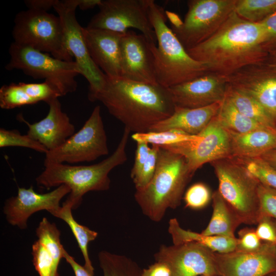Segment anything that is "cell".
<instances>
[{
    "label": "cell",
    "mask_w": 276,
    "mask_h": 276,
    "mask_svg": "<svg viewBox=\"0 0 276 276\" xmlns=\"http://www.w3.org/2000/svg\"><path fill=\"white\" fill-rule=\"evenodd\" d=\"M151 147L144 142H136L134 164L131 171L130 176L132 180L139 174L148 156Z\"/></svg>",
    "instance_id": "43"
},
{
    "label": "cell",
    "mask_w": 276,
    "mask_h": 276,
    "mask_svg": "<svg viewBox=\"0 0 276 276\" xmlns=\"http://www.w3.org/2000/svg\"><path fill=\"white\" fill-rule=\"evenodd\" d=\"M21 147L30 148L45 154L48 149L41 144L30 137L27 134H21L16 130L0 129V147Z\"/></svg>",
    "instance_id": "35"
},
{
    "label": "cell",
    "mask_w": 276,
    "mask_h": 276,
    "mask_svg": "<svg viewBox=\"0 0 276 276\" xmlns=\"http://www.w3.org/2000/svg\"><path fill=\"white\" fill-rule=\"evenodd\" d=\"M101 102L130 132L144 133L169 117L175 105L168 88L160 85L106 75L94 102Z\"/></svg>",
    "instance_id": "2"
},
{
    "label": "cell",
    "mask_w": 276,
    "mask_h": 276,
    "mask_svg": "<svg viewBox=\"0 0 276 276\" xmlns=\"http://www.w3.org/2000/svg\"><path fill=\"white\" fill-rule=\"evenodd\" d=\"M57 0H27L25 3L28 9L46 11L53 8Z\"/></svg>",
    "instance_id": "45"
},
{
    "label": "cell",
    "mask_w": 276,
    "mask_h": 276,
    "mask_svg": "<svg viewBox=\"0 0 276 276\" xmlns=\"http://www.w3.org/2000/svg\"><path fill=\"white\" fill-rule=\"evenodd\" d=\"M149 0H101L99 12L86 28L125 33L130 28L142 32L150 43L156 41L149 15Z\"/></svg>",
    "instance_id": "11"
},
{
    "label": "cell",
    "mask_w": 276,
    "mask_h": 276,
    "mask_svg": "<svg viewBox=\"0 0 276 276\" xmlns=\"http://www.w3.org/2000/svg\"><path fill=\"white\" fill-rule=\"evenodd\" d=\"M270 218L267 217H261L255 231L261 241L276 245V228Z\"/></svg>",
    "instance_id": "42"
},
{
    "label": "cell",
    "mask_w": 276,
    "mask_h": 276,
    "mask_svg": "<svg viewBox=\"0 0 276 276\" xmlns=\"http://www.w3.org/2000/svg\"><path fill=\"white\" fill-rule=\"evenodd\" d=\"M227 85L226 76L208 72L168 89L175 106L198 108L222 102Z\"/></svg>",
    "instance_id": "18"
},
{
    "label": "cell",
    "mask_w": 276,
    "mask_h": 276,
    "mask_svg": "<svg viewBox=\"0 0 276 276\" xmlns=\"http://www.w3.org/2000/svg\"><path fill=\"white\" fill-rule=\"evenodd\" d=\"M108 153L101 108L98 105L79 131L62 145L45 153L44 164L90 162Z\"/></svg>",
    "instance_id": "9"
},
{
    "label": "cell",
    "mask_w": 276,
    "mask_h": 276,
    "mask_svg": "<svg viewBox=\"0 0 276 276\" xmlns=\"http://www.w3.org/2000/svg\"><path fill=\"white\" fill-rule=\"evenodd\" d=\"M141 276H171L169 267L164 263L155 262L142 270Z\"/></svg>",
    "instance_id": "44"
},
{
    "label": "cell",
    "mask_w": 276,
    "mask_h": 276,
    "mask_svg": "<svg viewBox=\"0 0 276 276\" xmlns=\"http://www.w3.org/2000/svg\"><path fill=\"white\" fill-rule=\"evenodd\" d=\"M211 164L218 180V191L241 223L257 224L260 218L259 181L237 158H223Z\"/></svg>",
    "instance_id": "6"
},
{
    "label": "cell",
    "mask_w": 276,
    "mask_h": 276,
    "mask_svg": "<svg viewBox=\"0 0 276 276\" xmlns=\"http://www.w3.org/2000/svg\"><path fill=\"white\" fill-rule=\"evenodd\" d=\"M38 103L25 91L19 83H11L0 88V107L3 109H11Z\"/></svg>",
    "instance_id": "33"
},
{
    "label": "cell",
    "mask_w": 276,
    "mask_h": 276,
    "mask_svg": "<svg viewBox=\"0 0 276 276\" xmlns=\"http://www.w3.org/2000/svg\"><path fill=\"white\" fill-rule=\"evenodd\" d=\"M215 252L203 245L189 242L162 245L154 257L156 262L169 267L171 276H218Z\"/></svg>",
    "instance_id": "14"
},
{
    "label": "cell",
    "mask_w": 276,
    "mask_h": 276,
    "mask_svg": "<svg viewBox=\"0 0 276 276\" xmlns=\"http://www.w3.org/2000/svg\"><path fill=\"white\" fill-rule=\"evenodd\" d=\"M227 131L231 139L232 157H259L276 149V128L266 127L242 133Z\"/></svg>",
    "instance_id": "23"
},
{
    "label": "cell",
    "mask_w": 276,
    "mask_h": 276,
    "mask_svg": "<svg viewBox=\"0 0 276 276\" xmlns=\"http://www.w3.org/2000/svg\"><path fill=\"white\" fill-rule=\"evenodd\" d=\"M70 192L66 185L44 194L37 193L32 186L28 189L18 187L17 195L5 201L3 212L9 224L26 229L28 219L33 214L46 210L52 214L60 208L61 200Z\"/></svg>",
    "instance_id": "16"
},
{
    "label": "cell",
    "mask_w": 276,
    "mask_h": 276,
    "mask_svg": "<svg viewBox=\"0 0 276 276\" xmlns=\"http://www.w3.org/2000/svg\"><path fill=\"white\" fill-rule=\"evenodd\" d=\"M87 49L95 64L107 76H121V40L124 33L83 29Z\"/></svg>",
    "instance_id": "21"
},
{
    "label": "cell",
    "mask_w": 276,
    "mask_h": 276,
    "mask_svg": "<svg viewBox=\"0 0 276 276\" xmlns=\"http://www.w3.org/2000/svg\"><path fill=\"white\" fill-rule=\"evenodd\" d=\"M186 207L198 210L204 208L212 198L210 190L203 183L197 182L192 185L184 195Z\"/></svg>",
    "instance_id": "37"
},
{
    "label": "cell",
    "mask_w": 276,
    "mask_h": 276,
    "mask_svg": "<svg viewBox=\"0 0 276 276\" xmlns=\"http://www.w3.org/2000/svg\"><path fill=\"white\" fill-rule=\"evenodd\" d=\"M168 232L173 244L194 242L203 245L214 252L226 253L236 249L237 238L209 236L182 228L176 218L169 220Z\"/></svg>",
    "instance_id": "24"
},
{
    "label": "cell",
    "mask_w": 276,
    "mask_h": 276,
    "mask_svg": "<svg viewBox=\"0 0 276 276\" xmlns=\"http://www.w3.org/2000/svg\"><path fill=\"white\" fill-rule=\"evenodd\" d=\"M49 110L43 119L30 124L22 116H18L28 127L27 134L43 145L48 151L62 145L75 133V127L67 114L61 109L58 98L49 102Z\"/></svg>",
    "instance_id": "20"
},
{
    "label": "cell",
    "mask_w": 276,
    "mask_h": 276,
    "mask_svg": "<svg viewBox=\"0 0 276 276\" xmlns=\"http://www.w3.org/2000/svg\"><path fill=\"white\" fill-rule=\"evenodd\" d=\"M237 159L260 183L276 189V169L260 157Z\"/></svg>",
    "instance_id": "34"
},
{
    "label": "cell",
    "mask_w": 276,
    "mask_h": 276,
    "mask_svg": "<svg viewBox=\"0 0 276 276\" xmlns=\"http://www.w3.org/2000/svg\"><path fill=\"white\" fill-rule=\"evenodd\" d=\"M225 98L245 116L265 126L276 128V123L256 100L228 84Z\"/></svg>",
    "instance_id": "27"
},
{
    "label": "cell",
    "mask_w": 276,
    "mask_h": 276,
    "mask_svg": "<svg viewBox=\"0 0 276 276\" xmlns=\"http://www.w3.org/2000/svg\"><path fill=\"white\" fill-rule=\"evenodd\" d=\"M236 0H191L182 24L172 30L187 50L213 35L235 11Z\"/></svg>",
    "instance_id": "10"
},
{
    "label": "cell",
    "mask_w": 276,
    "mask_h": 276,
    "mask_svg": "<svg viewBox=\"0 0 276 276\" xmlns=\"http://www.w3.org/2000/svg\"><path fill=\"white\" fill-rule=\"evenodd\" d=\"M101 0H79L78 7L82 10L92 9L99 6Z\"/></svg>",
    "instance_id": "47"
},
{
    "label": "cell",
    "mask_w": 276,
    "mask_h": 276,
    "mask_svg": "<svg viewBox=\"0 0 276 276\" xmlns=\"http://www.w3.org/2000/svg\"><path fill=\"white\" fill-rule=\"evenodd\" d=\"M150 42L142 34L132 30L121 40V77L134 81L157 84Z\"/></svg>",
    "instance_id": "19"
},
{
    "label": "cell",
    "mask_w": 276,
    "mask_h": 276,
    "mask_svg": "<svg viewBox=\"0 0 276 276\" xmlns=\"http://www.w3.org/2000/svg\"><path fill=\"white\" fill-rule=\"evenodd\" d=\"M265 31L261 22L247 21L234 11L210 37L187 50L209 72L227 76L244 67L263 62Z\"/></svg>",
    "instance_id": "1"
},
{
    "label": "cell",
    "mask_w": 276,
    "mask_h": 276,
    "mask_svg": "<svg viewBox=\"0 0 276 276\" xmlns=\"http://www.w3.org/2000/svg\"><path fill=\"white\" fill-rule=\"evenodd\" d=\"M63 253V258L65 259L66 262L71 266L75 276H94L84 266H82L78 263L74 258L67 253L64 248Z\"/></svg>",
    "instance_id": "46"
},
{
    "label": "cell",
    "mask_w": 276,
    "mask_h": 276,
    "mask_svg": "<svg viewBox=\"0 0 276 276\" xmlns=\"http://www.w3.org/2000/svg\"><path fill=\"white\" fill-rule=\"evenodd\" d=\"M9 53L7 70H20L34 79H43L54 86L61 97L76 90V77L81 75V70L75 61L60 60L14 42L10 44Z\"/></svg>",
    "instance_id": "8"
},
{
    "label": "cell",
    "mask_w": 276,
    "mask_h": 276,
    "mask_svg": "<svg viewBox=\"0 0 276 276\" xmlns=\"http://www.w3.org/2000/svg\"><path fill=\"white\" fill-rule=\"evenodd\" d=\"M268 276H276V273L269 274Z\"/></svg>",
    "instance_id": "50"
},
{
    "label": "cell",
    "mask_w": 276,
    "mask_h": 276,
    "mask_svg": "<svg viewBox=\"0 0 276 276\" xmlns=\"http://www.w3.org/2000/svg\"><path fill=\"white\" fill-rule=\"evenodd\" d=\"M260 157L276 169V149L264 154Z\"/></svg>",
    "instance_id": "49"
},
{
    "label": "cell",
    "mask_w": 276,
    "mask_h": 276,
    "mask_svg": "<svg viewBox=\"0 0 276 276\" xmlns=\"http://www.w3.org/2000/svg\"><path fill=\"white\" fill-rule=\"evenodd\" d=\"M32 255L34 266L39 276H59L58 269L61 259L38 240L32 245Z\"/></svg>",
    "instance_id": "32"
},
{
    "label": "cell",
    "mask_w": 276,
    "mask_h": 276,
    "mask_svg": "<svg viewBox=\"0 0 276 276\" xmlns=\"http://www.w3.org/2000/svg\"><path fill=\"white\" fill-rule=\"evenodd\" d=\"M213 213L206 228L201 232L205 235L235 238L236 229L242 223L217 190L212 195Z\"/></svg>",
    "instance_id": "25"
},
{
    "label": "cell",
    "mask_w": 276,
    "mask_h": 276,
    "mask_svg": "<svg viewBox=\"0 0 276 276\" xmlns=\"http://www.w3.org/2000/svg\"><path fill=\"white\" fill-rule=\"evenodd\" d=\"M218 276H268L276 273V245L265 242L255 251L215 252Z\"/></svg>",
    "instance_id": "15"
},
{
    "label": "cell",
    "mask_w": 276,
    "mask_h": 276,
    "mask_svg": "<svg viewBox=\"0 0 276 276\" xmlns=\"http://www.w3.org/2000/svg\"><path fill=\"white\" fill-rule=\"evenodd\" d=\"M258 195L260 218L267 217L276 219V189L260 183Z\"/></svg>",
    "instance_id": "38"
},
{
    "label": "cell",
    "mask_w": 276,
    "mask_h": 276,
    "mask_svg": "<svg viewBox=\"0 0 276 276\" xmlns=\"http://www.w3.org/2000/svg\"><path fill=\"white\" fill-rule=\"evenodd\" d=\"M221 104L216 103L198 108L175 106L173 113L154 125L149 131L176 130L190 135H198L217 114Z\"/></svg>",
    "instance_id": "22"
},
{
    "label": "cell",
    "mask_w": 276,
    "mask_h": 276,
    "mask_svg": "<svg viewBox=\"0 0 276 276\" xmlns=\"http://www.w3.org/2000/svg\"><path fill=\"white\" fill-rule=\"evenodd\" d=\"M14 42L62 60L72 61L59 17L46 11L31 9L18 12L12 30Z\"/></svg>",
    "instance_id": "7"
},
{
    "label": "cell",
    "mask_w": 276,
    "mask_h": 276,
    "mask_svg": "<svg viewBox=\"0 0 276 276\" xmlns=\"http://www.w3.org/2000/svg\"><path fill=\"white\" fill-rule=\"evenodd\" d=\"M149 15L158 43L150 47L158 84L168 88L209 72L205 64L189 55L167 25L166 11L153 0H149Z\"/></svg>",
    "instance_id": "4"
},
{
    "label": "cell",
    "mask_w": 276,
    "mask_h": 276,
    "mask_svg": "<svg viewBox=\"0 0 276 276\" xmlns=\"http://www.w3.org/2000/svg\"><path fill=\"white\" fill-rule=\"evenodd\" d=\"M19 84L27 95L37 102L44 101L48 104L52 100L61 97L58 89L45 81L38 83L19 82Z\"/></svg>",
    "instance_id": "36"
},
{
    "label": "cell",
    "mask_w": 276,
    "mask_h": 276,
    "mask_svg": "<svg viewBox=\"0 0 276 276\" xmlns=\"http://www.w3.org/2000/svg\"><path fill=\"white\" fill-rule=\"evenodd\" d=\"M159 147L152 145L147 159L139 174L133 180L136 190L145 188L152 179L156 168Z\"/></svg>",
    "instance_id": "39"
},
{
    "label": "cell",
    "mask_w": 276,
    "mask_h": 276,
    "mask_svg": "<svg viewBox=\"0 0 276 276\" xmlns=\"http://www.w3.org/2000/svg\"><path fill=\"white\" fill-rule=\"evenodd\" d=\"M158 147L152 179L134 194L143 214L156 222L163 218L168 209H175L180 204L185 188L194 174L182 155Z\"/></svg>",
    "instance_id": "5"
},
{
    "label": "cell",
    "mask_w": 276,
    "mask_h": 276,
    "mask_svg": "<svg viewBox=\"0 0 276 276\" xmlns=\"http://www.w3.org/2000/svg\"><path fill=\"white\" fill-rule=\"evenodd\" d=\"M239 236L235 250L255 251L259 249L263 244L256 234L255 229H243L239 232Z\"/></svg>",
    "instance_id": "40"
},
{
    "label": "cell",
    "mask_w": 276,
    "mask_h": 276,
    "mask_svg": "<svg viewBox=\"0 0 276 276\" xmlns=\"http://www.w3.org/2000/svg\"><path fill=\"white\" fill-rule=\"evenodd\" d=\"M130 133L125 127L115 151L99 163L87 166L44 164V170L36 178L37 185L48 190L62 185H67L71 189L67 199L72 203L73 209L78 208L86 193L106 191L109 189V172L127 159L126 148Z\"/></svg>",
    "instance_id": "3"
},
{
    "label": "cell",
    "mask_w": 276,
    "mask_h": 276,
    "mask_svg": "<svg viewBox=\"0 0 276 276\" xmlns=\"http://www.w3.org/2000/svg\"><path fill=\"white\" fill-rule=\"evenodd\" d=\"M79 0H57L53 8L60 18L64 32L67 48L75 59L81 75L89 83L88 98L93 102L102 87L106 75L95 64L88 53L83 29L76 16Z\"/></svg>",
    "instance_id": "12"
},
{
    "label": "cell",
    "mask_w": 276,
    "mask_h": 276,
    "mask_svg": "<svg viewBox=\"0 0 276 276\" xmlns=\"http://www.w3.org/2000/svg\"><path fill=\"white\" fill-rule=\"evenodd\" d=\"M260 63L271 70L276 71V51L269 53L265 60Z\"/></svg>",
    "instance_id": "48"
},
{
    "label": "cell",
    "mask_w": 276,
    "mask_h": 276,
    "mask_svg": "<svg viewBox=\"0 0 276 276\" xmlns=\"http://www.w3.org/2000/svg\"><path fill=\"white\" fill-rule=\"evenodd\" d=\"M226 77L229 85L256 100L276 123V71L259 63Z\"/></svg>",
    "instance_id": "17"
},
{
    "label": "cell",
    "mask_w": 276,
    "mask_h": 276,
    "mask_svg": "<svg viewBox=\"0 0 276 276\" xmlns=\"http://www.w3.org/2000/svg\"><path fill=\"white\" fill-rule=\"evenodd\" d=\"M217 116L225 129L237 133H246L257 129L269 127L243 114L225 98L222 102Z\"/></svg>",
    "instance_id": "28"
},
{
    "label": "cell",
    "mask_w": 276,
    "mask_h": 276,
    "mask_svg": "<svg viewBox=\"0 0 276 276\" xmlns=\"http://www.w3.org/2000/svg\"><path fill=\"white\" fill-rule=\"evenodd\" d=\"M198 135L197 140L161 148L182 155L193 173L206 163L232 157L229 132L217 115Z\"/></svg>",
    "instance_id": "13"
},
{
    "label": "cell",
    "mask_w": 276,
    "mask_h": 276,
    "mask_svg": "<svg viewBox=\"0 0 276 276\" xmlns=\"http://www.w3.org/2000/svg\"><path fill=\"white\" fill-rule=\"evenodd\" d=\"M265 31L264 48L268 53L276 51V12L260 22Z\"/></svg>",
    "instance_id": "41"
},
{
    "label": "cell",
    "mask_w": 276,
    "mask_h": 276,
    "mask_svg": "<svg viewBox=\"0 0 276 276\" xmlns=\"http://www.w3.org/2000/svg\"><path fill=\"white\" fill-rule=\"evenodd\" d=\"M235 12L247 21L260 22L276 12V0H236Z\"/></svg>",
    "instance_id": "30"
},
{
    "label": "cell",
    "mask_w": 276,
    "mask_h": 276,
    "mask_svg": "<svg viewBox=\"0 0 276 276\" xmlns=\"http://www.w3.org/2000/svg\"><path fill=\"white\" fill-rule=\"evenodd\" d=\"M72 210V203L66 199L63 202L62 206L52 215L62 219L67 224L82 254L84 260V266L94 275V268L88 255V245L90 242L94 241L97 237L98 233L78 223L73 216Z\"/></svg>",
    "instance_id": "26"
},
{
    "label": "cell",
    "mask_w": 276,
    "mask_h": 276,
    "mask_svg": "<svg viewBox=\"0 0 276 276\" xmlns=\"http://www.w3.org/2000/svg\"><path fill=\"white\" fill-rule=\"evenodd\" d=\"M98 259L103 276H141L143 269L125 256L103 250L99 253Z\"/></svg>",
    "instance_id": "29"
},
{
    "label": "cell",
    "mask_w": 276,
    "mask_h": 276,
    "mask_svg": "<svg viewBox=\"0 0 276 276\" xmlns=\"http://www.w3.org/2000/svg\"><path fill=\"white\" fill-rule=\"evenodd\" d=\"M200 137L199 135H190L176 130L134 133L131 135L132 140L136 142H144L159 147L195 141Z\"/></svg>",
    "instance_id": "31"
},
{
    "label": "cell",
    "mask_w": 276,
    "mask_h": 276,
    "mask_svg": "<svg viewBox=\"0 0 276 276\" xmlns=\"http://www.w3.org/2000/svg\"><path fill=\"white\" fill-rule=\"evenodd\" d=\"M200 276H214V275H202Z\"/></svg>",
    "instance_id": "51"
}]
</instances>
